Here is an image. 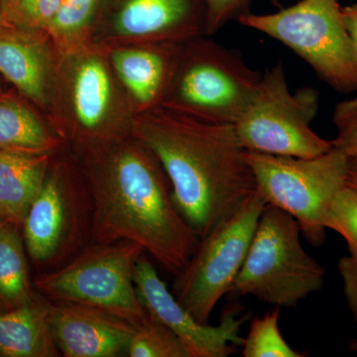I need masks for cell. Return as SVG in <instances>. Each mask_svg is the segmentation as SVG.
<instances>
[{"label":"cell","instance_id":"obj_1","mask_svg":"<svg viewBox=\"0 0 357 357\" xmlns=\"http://www.w3.org/2000/svg\"><path fill=\"white\" fill-rule=\"evenodd\" d=\"M84 151L93 203L91 243H138L176 276L191 258L199 236L176 208L158 158L134 137Z\"/></svg>","mask_w":357,"mask_h":357},{"label":"cell","instance_id":"obj_2","mask_svg":"<svg viewBox=\"0 0 357 357\" xmlns=\"http://www.w3.org/2000/svg\"><path fill=\"white\" fill-rule=\"evenodd\" d=\"M131 135L158 158L176 208L199 239L256 191L234 126L199 121L161 105L135 119Z\"/></svg>","mask_w":357,"mask_h":357},{"label":"cell","instance_id":"obj_3","mask_svg":"<svg viewBox=\"0 0 357 357\" xmlns=\"http://www.w3.org/2000/svg\"><path fill=\"white\" fill-rule=\"evenodd\" d=\"M299 223L286 211L267 204L248 255L229 293L252 296L278 307H297L325 284V269L301 243Z\"/></svg>","mask_w":357,"mask_h":357},{"label":"cell","instance_id":"obj_4","mask_svg":"<svg viewBox=\"0 0 357 357\" xmlns=\"http://www.w3.org/2000/svg\"><path fill=\"white\" fill-rule=\"evenodd\" d=\"M183 44L162 107L199 121L234 126L262 75L249 68L238 52L217 42L195 38Z\"/></svg>","mask_w":357,"mask_h":357},{"label":"cell","instance_id":"obj_5","mask_svg":"<svg viewBox=\"0 0 357 357\" xmlns=\"http://www.w3.org/2000/svg\"><path fill=\"white\" fill-rule=\"evenodd\" d=\"M144 249L132 241L91 243L63 266L37 274V292L51 302L98 307L140 326L148 312L136 292L134 274Z\"/></svg>","mask_w":357,"mask_h":357},{"label":"cell","instance_id":"obj_6","mask_svg":"<svg viewBox=\"0 0 357 357\" xmlns=\"http://www.w3.org/2000/svg\"><path fill=\"white\" fill-rule=\"evenodd\" d=\"M246 159L266 204L295 218L307 243L323 245L331 204L347 185L351 163L347 155L333 146L312 158L246 151Z\"/></svg>","mask_w":357,"mask_h":357},{"label":"cell","instance_id":"obj_7","mask_svg":"<svg viewBox=\"0 0 357 357\" xmlns=\"http://www.w3.org/2000/svg\"><path fill=\"white\" fill-rule=\"evenodd\" d=\"M93 203L84 171L52 161L21 231L30 261L39 273L63 266L91 243Z\"/></svg>","mask_w":357,"mask_h":357},{"label":"cell","instance_id":"obj_8","mask_svg":"<svg viewBox=\"0 0 357 357\" xmlns=\"http://www.w3.org/2000/svg\"><path fill=\"white\" fill-rule=\"evenodd\" d=\"M237 20L289 47L335 91H357V51L338 0H301L278 13H244Z\"/></svg>","mask_w":357,"mask_h":357},{"label":"cell","instance_id":"obj_9","mask_svg":"<svg viewBox=\"0 0 357 357\" xmlns=\"http://www.w3.org/2000/svg\"><path fill=\"white\" fill-rule=\"evenodd\" d=\"M319 96L312 88L291 93L280 63L262 75L248 107L234 123L244 149L278 156L312 158L330 151L331 141L311 128Z\"/></svg>","mask_w":357,"mask_h":357},{"label":"cell","instance_id":"obj_10","mask_svg":"<svg viewBox=\"0 0 357 357\" xmlns=\"http://www.w3.org/2000/svg\"><path fill=\"white\" fill-rule=\"evenodd\" d=\"M266 206L256 190L232 215L199 239L189 261L176 275L173 295L199 323H210L213 310L229 293Z\"/></svg>","mask_w":357,"mask_h":357},{"label":"cell","instance_id":"obj_11","mask_svg":"<svg viewBox=\"0 0 357 357\" xmlns=\"http://www.w3.org/2000/svg\"><path fill=\"white\" fill-rule=\"evenodd\" d=\"M134 282L148 314L177 335L190 357H227L243 345L241 328L248 321L249 312L229 307L218 325L199 323L167 288L146 253L138 260Z\"/></svg>","mask_w":357,"mask_h":357},{"label":"cell","instance_id":"obj_12","mask_svg":"<svg viewBox=\"0 0 357 357\" xmlns=\"http://www.w3.org/2000/svg\"><path fill=\"white\" fill-rule=\"evenodd\" d=\"M48 303L54 340L63 356H128L136 326L98 307L79 303Z\"/></svg>","mask_w":357,"mask_h":357},{"label":"cell","instance_id":"obj_13","mask_svg":"<svg viewBox=\"0 0 357 357\" xmlns=\"http://www.w3.org/2000/svg\"><path fill=\"white\" fill-rule=\"evenodd\" d=\"M182 43H149L121 49L112 55L117 75L136 102L146 109L163 105L170 88Z\"/></svg>","mask_w":357,"mask_h":357},{"label":"cell","instance_id":"obj_14","mask_svg":"<svg viewBox=\"0 0 357 357\" xmlns=\"http://www.w3.org/2000/svg\"><path fill=\"white\" fill-rule=\"evenodd\" d=\"M62 356L54 340L48 300L0 312V357Z\"/></svg>","mask_w":357,"mask_h":357},{"label":"cell","instance_id":"obj_15","mask_svg":"<svg viewBox=\"0 0 357 357\" xmlns=\"http://www.w3.org/2000/svg\"><path fill=\"white\" fill-rule=\"evenodd\" d=\"M112 100L109 73L98 59L84 60L77 68L73 105L79 131L77 138L84 150L112 142L105 126Z\"/></svg>","mask_w":357,"mask_h":357},{"label":"cell","instance_id":"obj_16","mask_svg":"<svg viewBox=\"0 0 357 357\" xmlns=\"http://www.w3.org/2000/svg\"><path fill=\"white\" fill-rule=\"evenodd\" d=\"M52 154L29 155L0 150V222L22 227L26 215L50 166Z\"/></svg>","mask_w":357,"mask_h":357},{"label":"cell","instance_id":"obj_17","mask_svg":"<svg viewBox=\"0 0 357 357\" xmlns=\"http://www.w3.org/2000/svg\"><path fill=\"white\" fill-rule=\"evenodd\" d=\"M31 31L13 29L0 33V74L38 105L47 98V65L41 44Z\"/></svg>","mask_w":357,"mask_h":357},{"label":"cell","instance_id":"obj_18","mask_svg":"<svg viewBox=\"0 0 357 357\" xmlns=\"http://www.w3.org/2000/svg\"><path fill=\"white\" fill-rule=\"evenodd\" d=\"M61 140L30 107L13 96H0V150L14 153L53 154Z\"/></svg>","mask_w":357,"mask_h":357},{"label":"cell","instance_id":"obj_19","mask_svg":"<svg viewBox=\"0 0 357 357\" xmlns=\"http://www.w3.org/2000/svg\"><path fill=\"white\" fill-rule=\"evenodd\" d=\"M28 258L21 227L0 222V312L28 304L38 295Z\"/></svg>","mask_w":357,"mask_h":357},{"label":"cell","instance_id":"obj_20","mask_svg":"<svg viewBox=\"0 0 357 357\" xmlns=\"http://www.w3.org/2000/svg\"><path fill=\"white\" fill-rule=\"evenodd\" d=\"M280 307L267 312L264 316L251 319L248 335L243 337V357H303V352L293 349L280 331Z\"/></svg>","mask_w":357,"mask_h":357},{"label":"cell","instance_id":"obj_21","mask_svg":"<svg viewBox=\"0 0 357 357\" xmlns=\"http://www.w3.org/2000/svg\"><path fill=\"white\" fill-rule=\"evenodd\" d=\"M98 4V0H61L46 31L59 46L70 48L86 32Z\"/></svg>","mask_w":357,"mask_h":357},{"label":"cell","instance_id":"obj_22","mask_svg":"<svg viewBox=\"0 0 357 357\" xmlns=\"http://www.w3.org/2000/svg\"><path fill=\"white\" fill-rule=\"evenodd\" d=\"M128 356L190 357L177 335L149 314L144 324L136 328L129 344Z\"/></svg>","mask_w":357,"mask_h":357},{"label":"cell","instance_id":"obj_23","mask_svg":"<svg viewBox=\"0 0 357 357\" xmlns=\"http://www.w3.org/2000/svg\"><path fill=\"white\" fill-rule=\"evenodd\" d=\"M61 0H0L2 15L16 29L46 30Z\"/></svg>","mask_w":357,"mask_h":357},{"label":"cell","instance_id":"obj_24","mask_svg":"<svg viewBox=\"0 0 357 357\" xmlns=\"http://www.w3.org/2000/svg\"><path fill=\"white\" fill-rule=\"evenodd\" d=\"M326 227L344 237L349 255H357V188L347 185L337 192L326 215Z\"/></svg>","mask_w":357,"mask_h":357},{"label":"cell","instance_id":"obj_25","mask_svg":"<svg viewBox=\"0 0 357 357\" xmlns=\"http://www.w3.org/2000/svg\"><path fill=\"white\" fill-rule=\"evenodd\" d=\"M337 136L333 146L347 155L351 168L357 171V98L338 103L333 112Z\"/></svg>","mask_w":357,"mask_h":357},{"label":"cell","instance_id":"obj_26","mask_svg":"<svg viewBox=\"0 0 357 357\" xmlns=\"http://www.w3.org/2000/svg\"><path fill=\"white\" fill-rule=\"evenodd\" d=\"M206 34L213 35L230 20L246 13L249 0H206Z\"/></svg>","mask_w":357,"mask_h":357},{"label":"cell","instance_id":"obj_27","mask_svg":"<svg viewBox=\"0 0 357 357\" xmlns=\"http://www.w3.org/2000/svg\"><path fill=\"white\" fill-rule=\"evenodd\" d=\"M337 268L347 307L357 324V255L342 256L338 260Z\"/></svg>","mask_w":357,"mask_h":357},{"label":"cell","instance_id":"obj_28","mask_svg":"<svg viewBox=\"0 0 357 357\" xmlns=\"http://www.w3.org/2000/svg\"><path fill=\"white\" fill-rule=\"evenodd\" d=\"M342 21L357 51V2L342 7Z\"/></svg>","mask_w":357,"mask_h":357},{"label":"cell","instance_id":"obj_29","mask_svg":"<svg viewBox=\"0 0 357 357\" xmlns=\"http://www.w3.org/2000/svg\"><path fill=\"white\" fill-rule=\"evenodd\" d=\"M15 29L10 23L8 22L2 15L1 11H0V33L8 31V30Z\"/></svg>","mask_w":357,"mask_h":357},{"label":"cell","instance_id":"obj_30","mask_svg":"<svg viewBox=\"0 0 357 357\" xmlns=\"http://www.w3.org/2000/svg\"><path fill=\"white\" fill-rule=\"evenodd\" d=\"M347 185L351 187L357 188V171L354 169H349V178H347Z\"/></svg>","mask_w":357,"mask_h":357},{"label":"cell","instance_id":"obj_31","mask_svg":"<svg viewBox=\"0 0 357 357\" xmlns=\"http://www.w3.org/2000/svg\"><path fill=\"white\" fill-rule=\"evenodd\" d=\"M349 349L351 352H354V354H357V337L352 338L351 342H349Z\"/></svg>","mask_w":357,"mask_h":357}]
</instances>
